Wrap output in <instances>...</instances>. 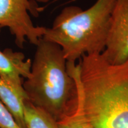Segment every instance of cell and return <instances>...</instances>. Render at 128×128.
Here are the masks:
<instances>
[{
  "instance_id": "obj_4",
  "label": "cell",
  "mask_w": 128,
  "mask_h": 128,
  "mask_svg": "<svg viewBox=\"0 0 128 128\" xmlns=\"http://www.w3.org/2000/svg\"><path fill=\"white\" fill-rule=\"evenodd\" d=\"M49 0H0V28H8L15 43L23 48L25 43L36 46L45 33L46 28L35 26L30 15L38 17L44 10L39 3Z\"/></svg>"
},
{
  "instance_id": "obj_9",
  "label": "cell",
  "mask_w": 128,
  "mask_h": 128,
  "mask_svg": "<svg viewBox=\"0 0 128 128\" xmlns=\"http://www.w3.org/2000/svg\"><path fill=\"white\" fill-rule=\"evenodd\" d=\"M24 116L26 128H60L56 120L27 100L24 102Z\"/></svg>"
},
{
  "instance_id": "obj_2",
  "label": "cell",
  "mask_w": 128,
  "mask_h": 128,
  "mask_svg": "<svg viewBox=\"0 0 128 128\" xmlns=\"http://www.w3.org/2000/svg\"><path fill=\"white\" fill-rule=\"evenodd\" d=\"M116 0H97L86 10L67 6L46 28L42 39L61 48L68 62L104 50L110 19Z\"/></svg>"
},
{
  "instance_id": "obj_1",
  "label": "cell",
  "mask_w": 128,
  "mask_h": 128,
  "mask_svg": "<svg viewBox=\"0 0 128 128\" xmlns=\"http://www.w3.org/2000/svg\"><path fill=\"white\" fill-rule=\"evenodd\" d=\"M79 60L83 105L94 128H128V60L113 64L96 54Z\"/></svg>"
},
{
  "instance_id": "obj_8",
  "label": "cell",
  "mask_w": 128,
  "mask_h": 128,
  "mask_svg": "<svg viewBox=\"0 0 128 128\" xmlns=\"http://www.w3.org/2000/svg\"><path fill=\"white\" fill-rule=\"evenodd\" d=\"M26 100L24 93L18 92L0 78V101L11 112L22 128H26L24 116V102Z\"/></svg>"
},
{
  "instance_id": "obj_6",
  "label": "cell",
  "mask_w": 128,
  "mask_h": 128,
  "mask_svg": "<svg viewBox=\"0 0 128 128\" xmlns=\"http://www.w3.org/2000/svg\"><path fill=\"white\" fill-rule=\"evenodd\" d=\"M31 65V60H26L23 53L14 52L10 48L0 50V78L22 93L25 94L23 78L29 76Z\"/></svg>"
},
{
  "instance_id": "obj_3",
  "label": "cell",
  "mask_w": 128,
  "mask_h": 128,
  "mask_svg": "<svg viewBox=\"0 0 128 128\" xmlns=\"http://www.w3.org/2000/svg\"><path fill=\"white\" fill-rule=\"evenodd\" d=\"M36 46L24 91L30 103L58 121L76 95V81L60 46L42 38Z\"/></svg>"
},
{
  "instance_id": "obj_7",
  "label": "cell",
  "mask_w": 128,
  "mask_h": 128,
  "mask_svg": "<svg viewBox=\"0 0 128 128\" xmlns=\"http://www.w3.org/2000/svg\"><path fill=\"white\" fill-rule=\"evenodd\" d=\"M67 69L76 81V92L58 124L60 128H94L84 110L78 64L67 61Z\"/></svg>"
},
{
  "instance_id": "obj_10",
  "label": "cell",
  "mask_w": 128,
  "mask_h": 128,
  "mask_svg": "<svg viewBox=\"0 0 128 128\" xmlns=\"http://www.w3.org/2000/svg\"><path fill=\"white\" fill-rule=\"evenodd\" d=\"M0 128H22L11 112L0 101Z\"/></svg>"
},
{
  "instance_id": "obj_5",
  "label": "cell",
  "mask_w": 128,
  "mask_h": 128,
  "mask_svg": "<svg viewBox=\"0 0 128 128\" xmlns=\"http://www.w3.org/2000/svg\"><path fill=\"white\" fill-rule=\"evenodd\" d=\"M104 57L113 64L128 60V0H116L112 12Z\"/></svg>"
}]
</instances>
